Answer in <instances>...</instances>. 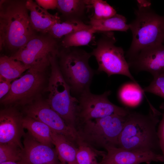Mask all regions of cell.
I'll list each match as a JSON object with an SVG mask.
<instances>
[{
	"label": "cell",
	"mask_w": 164,
	"mask_h": 164,
	"mask_svg": "<svg viewBox=\"0 0 164 164\" xmlns=\"http://www.w3.org/2000/svg\"><path fill=\"white\" fill-rule=\"evenodd\" d=\"M26 0H1L0 49L14 53L35 36Z\"/></svg>",
	"instance_id": "obj_1"
},
{
	"label": "cell",
	"mask_w": 164,
	"mask_h": 164,
	"mask_svg": "<svg viewBox=\"0 0 164 164\" xmlns=\"http://www.w3.org/2000/svg\"><path fill=\"white\" fill-rule=\"evenodd\" d=\"M149 106L147 114L129 110L119 138L118 147L159 153L157 152L161 149L157 127L162 114L152 104Z\"/></svg>",
	"instance_id": "obj_2"
},
{
	"label": "cell",
	"mask_w": 164,
	"mask_h": 164,
	"mask_svg": "<svg viewBox=\"0 0 164 164\" xmlns=\"http://www.w3.org/2000/svg\"><path fill=\"white\" fill-rule=\"evenodd\" d=\"M135 19L129 24L132 42L127 52L129 58L140 51L164 44V20L155 12L147 0H138Z\"/></svg>",
	"instance_id": "obj_3"
},
{
	"label": "cell",
	"mask_w": 164,
	"mask_h": 164,
	"mask_svg": "<svg viewBox=\"0 0 164 164\" xmlns=\"http://www.w3.org/2000/svg\"><path fill=\"white\" fill-rule=\"evenodd\" d=\"M54 54L50 58L51 72L46 101L69 125L75 129L77 121L78 101L73 96L70 87L63 78L57 58Z\"/></svg>",
	"instance_id": "obj_4"
},
{
	"label": "cell",
	"mask_w": 164,
	"mask_h": 164,
	"mask_svg": "<svg viewBox=\"0 0 164 164\" xmlns=\"http://www.w3.org/2000/svg\"><path fill=\"white\" fill-rule=\"evenodd\" d=\"M65 49L59 52L58 63L72 95L77 98L90 91L94 73L89 64L92 56L82 50Z\"/></svg>",
	"instance_id": "obj_5"
},
{
	"label": "cell",
	"mask_w": 164,
	"mask_h": 164,
	"mask_svg": "<svg viewBox=\"0 0 164 164\" xmlns=\"http://www.w3.org/2000/svg\"><path fill=\"white\" fill-rule=\"evenodd\" d=\"M126 116L113 114L78 123L75 129L79 139L97 149L118 147Z\"/></svg>",
	"instance_id": "obj_6"
},
{
	"label": "cell",
	"mask_w": 164,
	"mask_h": 164,
	"mask_svg": "<svg viewBox=\"0 0 164 164\" xmlns=\"http://www.w3.org/2000/svg\"><path fill=\"white\" fill-rule=\"evenodd\" d=\"M97 46L91 53L98 64L97 71L104 72L108 77L113 75L125 76L137 84H139L132 75L122 48L116 46V39L112 32H103Z\"/></svg>",
	"instance_id": "obj_7"
},
{
	"label": "cell",
	"mask_w": 164,
	"mask_h": 164,
	"mask_svg": "<svg viewBox=\"0 0 164 164\" xmlns=\"http://www.w3.org/2000/svg\"><path fill=\"white\" fill-rule=\"evenodd\" d=\"M47 67L35 66L28 70L24 75L12 83L8 94L0 100L4 105H27L37 99L43 84L44 73Z\"/></svg>",
	"instance_id": "obj_8"
},
{
	"label": "cell",
	"mask_w": 164,
	"mask_h": 164,
	"mask_svg": "<svg viewBox=\"0 0 164 164\" xmlns=\"http://www.w3.org/2000/svg\"><path fill=\"white\" fill-rule=\"evenodd\" d=\"M111 94L110 91L101 94H94L90 91L78 97L77 98L78 105L77 125L79 123L113 114L126 115L129 110L111 102L108 99Z\"/></svg>",
	"instance_id": "obj_9"
},
{
	"label": "cell",
	"mask_w": 164,
	"mask_h": 164,
	"mask_svg": "<svg viewBox=\"0 0 164 164\" xmlns=\"http://www.w3.org/2000/svg\"><path fill=\"white\" fill-rule=\"evenodd\" d=\"M59 53L56 39L48 34L36 35L11 56L30 68L36 65L50 63V56Z\"/></svg>",
	"instance_id": "obj_10"
},
{
	"label": "cell",
	"mask_w": 164,
	"mask_h": 164,
	"mask_svg": "<svg viewBox=\"0 0 164 164\" xmlns=\"http://www.w3.org/2000/svg\"><path fill=\"white\" fill-rule=\"evenodd\" d=\"M23 112L26 116L44 123L52 130L65 136L76 144L79 140L75 129L67 124L46 101L37 98L26 105Z\"/></svg>",
	"instance_id": "obj_11"
},
{
	"label": "cell",
	"mask_w": 164,
	"mask_h": 164,
	"mask_svg": "<svg viewBox=\"0 0 164 164\" xmlns=\"http://www.w3.org/2000/svg\"><path fill=\"white\" fill-rule=\"evenodd\" d=\"M24 117L15 108L8 107L0 112V144H7L22 149L21 139L25 134Z\"/></svg>",
	"instance_id": "obj_12"
},
{
	"label": "cell",
	"mask_w": 164,
	"mask_h": 164,
	"mask_svg": "<svg viewBox=\"0 0 164 164\" xmlns=\"http://www.w3.org/2000/svg\"><path fill=\"white\" fill-rule=\"evenodd\" d=\"M23 137L19 164H61L55 148L39 142L28 132Z\"/></svg>",
	"instance_id": "obj_13"
},
{
	"label": "cell",
	"mask_w": 164,
	"mask_h": 164,
	"mask_svg": "<svg viewBox=\"0 0 164 164\" xmlns=\"http://www.w3.org/2000/svg\"><path fill=\"white\" fill-rule=\"evenodd\" d=\"M130 67L153 77L164 73V44L143 50L127 60Z\"/></svg>",
	"instance_id": "obj_14"
},
{
	"label": "cell",
	"mask_w": 164,
	"mask_h": 164,
	"mask_svg": "<svg viewBox=\"0 0 164 164\" xmlns=\"http://www.w3.org/2000/svg\"><path fill=\"white\" fill-rule=\"evenodd\" d=\"M106 150L107 153L98 164H149L153 162H163L162 154L152 152L132 151L115 147Z\"/></svg>",
	"instance_id": "obj_15"
},
{
	"label": "cell",
	"mask_w": 164,
	"mask_h": 164,
	"mask_svg": "<svg viewBox=\"0 0 164 164\" xmlns=\"http://www.w3.org/2000/svg\"><path fill=\"white\" fill-rule=\"evenodd\" d=\"M26 7L29 12V18L32 27L35 31L43 34L48 33L56 23L60 22L58 14L52 15L32 0L26 1Z\"/></svg>",
	"instance_id": "obj_16"
},
{
	"label": "cell",
	"mask_w": 164,
	"mask_h": 164,
	"mask_svg": "<svg viewBox=\"0 0 164 164\" xmlns=\"http://www.w3.org/2000/svg\"><path fill=\"white\" fill-rule=\"evenodd\" d=\"M51 135L61 164H77L76 144L65 136L52 130Z\"/></svg>",
	"instance_id": "obj_17"
},
{
	"label": "cell",
	"mask_w": 164,
	"mask_h": 164,
	"mask_svg": "<svg viewBox=\"0 0 164 164\" xmlns=\"http://www.w3.org/2000/svg\"><path fill=\"white\" fill-rule=\"evenodd\" d=\"M22 125L29 134L39 142L53 147L51 130L46 125L30 117H24Z\"/></svg>",
	"instance_id": "obj_18"
},
{
	"label": "cell",
	"mask_w": 164,
	"mask_h": 164,
	"mask_svg": "<svg viewBox=\"0 0 164 164\" xmlns=\"http://www.w3.org/2000/svg\"><path fill=\"white\" fill-rule=\"evenodd\" d=\"M89 23L96 32H126L129 29V25L127 23L125 17L117 13L111 17L102 20L91 18Z\"/></svg>",
	"instance_id": "obj_19"
},
{
	"label": "cell",
	"mask_w": 164,
	"mask_h": 164,
	"mask_svg": "<svg viewBox=\"0 0 164 164\" xmlns=\"http://www.w3.org/2000/svg\"><path fill=\"white\" fill-rule=\"evenodd\" d=\"M89 0H57V9L67 20H80L87 8Z\"/></svg>",
	"instance_id": "obj_20"
},
{
	"label": "cell",
	"mask_w": 164,
	"mask_h": 164,
	"mask_svg": "<svg viewBox=\"0 0 164 164\" xmlns=\"http://www.w3.org/2000/svg\"><path fill=\"white\" fill-rule=\"evenodd\" d=\"M30 68L11 56L3 55L0 57V75L11 81L20 77Z\"/></svg>",
	"instance_id": "obj_21"
},
{
	"label": "cell",
	"mask_w": 164,
	"mask_h": 164,
	"mask_svg": "<svg viewBox=\"0 0 164 164\" xmlns=\"http://www.w3.org/2000/svg\"><path fill=\"white\" fill-rule=\"evenodd\" d=\"M92 28L81 20H67L55 24L49 31L48 34L55 39H59L73 32Z\"/></svg>",
	"instance_id": "obj_22"
},
{
	"label": "cell",
	"mask_w": 164,
	"mask_h": 164,
	"mask_svg": "<svg viewBox=\"0 0 164 164\" xmlns=\"http://www.w3.org/2000/svg\"><path fill=\"white\" fill-rule=\"evenodd\" d=\"M96 32L92 27L73 32L64 36L62 45L65 48L87 45L91 41L94 34Z\"/></svg>",
	"instance_id": "obj_23"
},
{
	"label": "cell",
	"mask_w": 164,
	"mask_h": 164,
	"mask_svg": "<svg viewBox=\"0 0 164 164\" xmlns=\"http://www.w3.org/2000/svg\"><path fill=\"white\" fill-rule=\"evenodd\" d=\"M76 160L77 164H98L97 160L98 155L103 156L105 152L98 151L83 142L79 139L77 142Z\"/></svg>",
	"instance_id": "obj_24"
},
{
	"label": "cell",
	"mask_w": 164,
	"mask_h": 164,
	"mask_svg": "<svg viewBox=\"0 0 164 164\" xmlns=\"http://www.w3.org/2000/svg\"><path fill=\"white\" fill-rule=\"evenodd\" d=\"M144 92L139 84L133 82L125 85L119 92V97L124 103L129 105H136L142 100Z\"/></svg>",
	"instance_id": "obj_25"
},
{
	"label": "cell",
	"mask_w": 164,
	"mask_h": 164,
	"mask_svg": "<svg viewBox=\"0 0 164 164\" xmlns=\"http://www.w3.org/2000/svg\"><path fill=\"white\" fill-rule=\"evenodd\" d=\"M91 7L94 12L91 18L95 20H102L111 17L117 14L116 11L106 1L102 0H89Z\"/></svg>",
	"instance_id": "obj_26"
},
{
	"label": "cell",
	"mask_w": 164,
	"mask_h": 164,
	"mask_svg": "<svg viewBox=\"0 0 164 164\" xmlns=\"http://www.w3.org/2000/svg\"><path fill=\"white\" fill-rule=\"evenodd\" d=\"M21 150L11 145L0 144V163L6 162H18Z\"/></svg>",
	"instance_id": "obj_27"
},
{
	"label": "cell",
	"mask_w": 164,
	"mask_h": 164,
	"mask_svg": "<svg viewBox=\"0 0 164 164\" xmlns=\"http://www.w3.org/2000/svg\"><path fill=\"white\" fill-rule=\"evenodd\" d=\"M143 89L144 92L151 93L164 99V73L153 77L150 84Z\"/></svg>",
	"instance_id": "obj_28"
},
{
	"label": "cell",
	"mask_w": 164,
	"mask_h": 164,
	"mask_svg": "<svg viewBox=\"0 0 164 164\" xmlns=\"http://www.w3.org/2000/svg\"><path fill=\"white\" fill-rule=\"evenodd\" d=\"M160 108L163 110V113L162 114V118L159 123L157 135L162 154L163 158V162L164 164V103L161 105Z\"/></svg>",
	"instance_id": "obj_29"
},
{
	"label": "cell",
	"mask_w": 164,
	"mask_h": 164,
	"mask_svg": "<svg viewBox=\"0 0 164 164\" xmlns=\"http://www.w3.org/2000/svg\"><path fill=\"white\" fill-rule=\"evenodd\" d=\"M12 81L0 75V98L5 97L9 91L11 86Z\"/></svg>",
	"instance_id": "obj_30"
},
{
	"label": "cell",
	"mask_w": 164,
	"mask_h": 164,
	"mask_svg": "<svg viewBox=\"0 0 164 164\" xmlns=\"http://www.w3.org/2000/svg\"><path fill=\"white\" fill-rule=\"evenodd\" d=\"M35 2L40 7L46 10L54 9L57 8V0H36Z\"/></svg>",
	"instance_id": "obj_31"
},
{
	"label": "cell",
	"mask_w": 164,
	"mask_h": 164,
	"mask_svg": "<svg viewBox=\"0 0 164 164\" xmlns=\"http://www.w3.org/2000/svg\"><path fill=\"white\" fill-rule=\"evenodd\" d=\"M0 164H19L17 162H6L2 163Z\"/></svg>",
	"instance_id": "obj_32"
},
{
	"label": "cell",
	"mask_w": 164,
	"mask_h": 164,
	"mask_svg": "<svg viewBox=\"0 0 164 164\" xmlns=\"http://www.w3.org/2000/svg\"><path fill=\"white\" fill-rule=\"evenodd\" d=\"M163 16V18H164V15Z\"/></svg>",
	"instance_id": "obj_33"
}]
</instances>
